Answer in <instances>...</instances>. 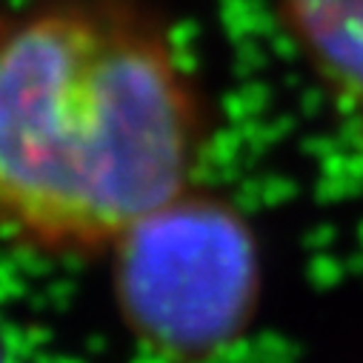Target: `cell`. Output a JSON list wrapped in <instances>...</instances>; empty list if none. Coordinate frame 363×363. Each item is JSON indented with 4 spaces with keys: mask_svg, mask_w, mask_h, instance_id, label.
<instances>
[{
    "mask_svg": "<svg viewBox=\"0 0 363 363\" xmlns=\"http://www.w3.org/2000/svg\"><path fill=\"white\" fill-rule=\"evenodd\" d=\"M0 363H6V349H4V340H0Z\"/></svg>",
    "mask_w": 363,
    "mask_h": 363,
    "instance_id": "cell-4",
    "label": "cell"
},
{
    "mask_svg": "<svg viewBox=\"0 0 363 363\" xmlns=\"http://www.w3.org/2000/svg\"><path fill=\"white\" fill-rule=\"evenodd\" d=\"M109 255L118 315L163 363L218 360L260 309L257 235L229 198L198 184L129 226Z\"/></svg>",
    "mask_w": 363,
    "mask_h": 363,
    "instance_id": "cell-2",
    "label": "cell"
},
{
    "mask_svg": "<svg viewBox=\"0 0 363 363\" xmlns=\"http://www.w3.org/2000/svg\"><path fill=\"white\" fill-rule=\"evenodd\" d=\"M212 118L146 0H26L0 12V238L109 252L195 186Z\"/></svg>",
    "mask_w": 363,
    "mask_h": 363,
    "instance_id": "cell-1",
    "label": "cell"
},
{
    "mask_svg": "<svg viewBox=\"0 0 363 363\" xmlns=\"http://www.w3.org/2000/svg\"><path fill=\"white\" fill-rule=\"evenodd\" d=\"M301 55L363 118V0H278Z\"/></svg>",
    "mask_w": 363,
    "mask_h": 363,
    "instance_id": "cell-3",
    "label": "cell"
}]
</instances>
